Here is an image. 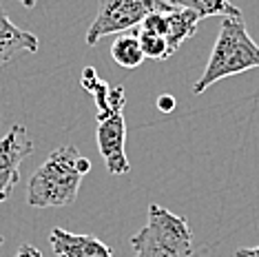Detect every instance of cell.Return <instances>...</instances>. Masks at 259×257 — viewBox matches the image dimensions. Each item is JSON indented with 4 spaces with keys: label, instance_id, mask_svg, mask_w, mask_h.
Masks as SVG:
<instances>
[{
    "label": "cell",
    "instance_id": "8992f818",
    "mask_svg": "<svg viewBox=\"0 0 259 257\" xmlns=\"http://www.w3.org/2000/svg\"><path fill=\"white\" fill-rule=\"evenodd\" d=\"M96 142H98L100 155H102L104 164H107V171L111 175H124L131 171V164H128V157L124 151V144H126L124 115L117 113V115H111V118L98 120Z\"/></svg>",
    "mask_w": 259,
    "mask_h": 257
},
{
    "label": "cell",
    "instance_id": "7c38bea8",
    "mask_svg": "<svg viewBox=\"0 0 259 257\" xmlns=\"http://www.w3.org/2000/svg\"><path fill=\"white\" fill-rule=\"evenodd\" d=\"M164 3L195 11L199 16V20L210 18V16H220V18H235V16H241V11L235 7L231 0H164Z\"/></svg>",
    "mask_w": 259,
    "mask_h": 257
},
{
    "label": "cell",
    "instance_id": "e0dca14e",
    "mask_svg": "<svg viewBox=\"0 0 259 257\" xmlns=\"http://www.w3.org/2000/svg\"><path fill=\"white\" fill-rule=\"evenodd\" d=\"M235 257H259V246H252V248H237V250H235Z\"/></svg>",
    "mask_w": 259,
    "mask_h": 257
},
{
    "label": "cell",
    "instance_id": "5bb4252c",
    "mask_svg": "<svg viewBox=\"0 0 259 257\" xmlns=\"http://www.w3.org/2000/svg\"><path fill=\"white\" fill-rule=\"evenodd\" d=\"M98 80H100V75L96 73V69L93 67H87L84 69V73H82V78H80V84H82V89H87V91H93V87L98 84Z\"/></svg>",
    "mask_w": 259,
    "mask_h": 257
},
{
    "label": "cell",
    "instance_id": "d6986e66",
    "mask_svg": "<svg viewBox=\"0 0 259 257\" xmlns=\"http://www.w3.org/2000/svg\"><path fill=\"white\" fill-rule=\"evenodd\" d=\"M3 242H5V239H3V235H0V246H3Z\"/></svg>",
    "mask_w": 259,
    "mask_h": 257
},
{
    "label": "cell",
    "instance_id": "30bf717a",
    "mask_svg": "<svg viewBox=\"0 0 259 257\" xmlns=\"http://www.w3.org/2000/svg\"><path fill=\"white\" fill-rule=\"evenodd\" d=\"M93 100H96V109H98V120L111 118V115L122 113L126 104V96H124V87H111L104 80H98V84L91 91Z\"/></svg>",
    "mask_w": 259,
    "mask_h": 257
},
{
    "label": "cell",
    "instance_id": "3957f363",
    "mask_svg": "<svg viewBox=\"0 0 259 257\" xmlns=\"http://www.w3.org/2000/svg\"><path fill=\"white\" fill-rule=\"evenodd\" d=\"M135 257H193L188 222L160 204H149V222L131 237Z\"/></svg>",
    "mask_w": 259,
    "mask_h": 257
},
{
    "label": "cell",
    "instance_id": "9c48e42d",
    "mask_svg": "<svg viewBox=\"0 0 259 257\" xmlns=\"http://www.w3.org/2000/svg\"><path fill=\"white\" fill-rule=\"evenodd\" d=\"M164 20H166V40L170 49L178 51L184 40L193 38L199 25V16L191 9L175 7V5H164Z\"/></svg>",
    "mask_w": 259,
    "mask_h": 257
},
{
    "label": "cell",
    "instance_id": "277c9868",
    "mask_svg": "<svg viewBox=\"0 0 259 257\" xmlns=\"http://www.w3.org/2000/svg\"><path fill=\"white\" fill-rule=\"evenodd\" d=\"M98 14L87 31V45H98L104 36L124 33L138 27L151 11L160 9L162 0H98Z\"/></svg>",
    "mask_w": 259,
    "mask_h": 257
},
{
    "label": "cell",
    "instance_id": "2e32d148",
    "mask_svg": "<svg viewBox=\"0 0 259 257\" xmlns=\"http://www.w3.org/2000/svg\"><path fill=\"white\" fill-rule=\"evenodd\" d=\"M157 109H160L162 113L173 111L175 109V98L173 96H160V98H157Z\"/></svg>",
    "mask_w": 259,
    "mask_h": 257
},
{
    "label": "cell",
    "instance_id": "6da1fadb",
    "mask_svg": "<svg viewBox=\"0 0 259 257\" xmlns=\"http://www.w3.org/2000/svg\"><path fill=\"white\" fill-rule=\"evenodd\" d=\"M91 171V162L75 147H60L36 168L27 184V202L33 208L69 206L78 200L82 178Z\"/></svg>",
    "mask_w": 259,
    "mask_h": 257
},
{
    "label": "cell",
    "instance_id": "8fae6325",
    "mask_svg": "<svg viewBox=\"0 0 259 257\" xmlns=\"http://www.w3.org/2000/svg\"><path fill=\"white\" fill-rule=\"evenodd\" d=\"M131 31V29H128ZM111 58H113L115 64L124 69H135L140 67L146 58L142 54V47H140V40L135 38V33H117L113 45H111Z\"/></svg>",
    "mask_w": 259,
    "mask_h": 257
},
{
    "label": "cell",
    "instance_id": "ac0fdd59",
    "mask_svg": "<svg viewBox=\"0 0 259 257\" xmlns=\"http://www.w3.org/2000/svg\"><path fill=\"white\" fill-rule=\"evenodd\" d=\"M18 3H20L25 9H33V7L38 5V0H18Z\"/></svg>",
    "mask_w": 259,
    "mask_h": 257
},
{
    "label": "cell",
    "instance_id": "52a82bcc",
    "mask_svg": "<svg viewBox=\"0 0 259 257\" xmlns=\"http://www.w3.org/2000/svg\"><path fill=\"white\" fill-rule=\"evenodd\" d=\"M49 242L56 257H113V250L96 235H78L58 226L51 229Z\"/></svg>",
    "mask_w": 259,
    "mask_h": 257
},
{
    "label": "cell",
    "instance_id": "ba28073f",
    "mask_svg": "<svg viewBox=\"0 0 259 257\" xmlns=\"http://www.w3.org/2000/svg\"><path fill=\"white\" fill-rule=\"evenodd\" d=\"M38 38L25 29L16 27L9 16L0 9V67L14 62L20 54H36Z\"/></svg>",
    "mask_w": 259,
    "mask_h": 257
},
{
    "label": "cell",
    "instance_id": "4fadbf2b",
    "mask_svg": "<svg viewBox=\"0 0 259 257\" xmlns=\"http://www.w3.org/2000/svg\"><path fill=\"white\" fill-rule=\"evenodd\" d=\"M131 31L135 33V38L140 40V47H142V54L144 58H151V60H168L170 56L175 54L173 49H170L168 40L160 36V33H153V31H146L142 27H133Z\"/></svg>",
    "mask_w": 259,
    "mask_h": 257
},
{
    "label": "cell",
    "instance_id": "5b68a950",
    "mask_svg": "<svg viewBox=\"0 0 259 257\" xmlns=\"http://www.w3.org/2000/svg\"><path fill=\"white\" fill-rule=\"evenodd\" d=\"M33 153V140L22 124H14L0 140V204L11 197V191L20 182V164Z\"/></svg>",
    "mask_w": 259,
    "mask_h": 257
},
{
    "label": "cell",
    "instance_id": "9a60e30c",
    "mask_svg": "<svg viewBox=\"0 0 259 257\" xmlns=\"http://www.w3.org/2000/svg\"><path fill=\"white\" fill-rule=\"evenodd\" d=\"M16 257H42V253L33 244H20L18 250H16Z\"/></svg>",
    "mask_w": 259,
    "mask_h": 257
},
{
    "label": "cell",
    "instance_id": "7a4b0ae2",
    "mask_svg": "<svg viewBox=\"0 0 259 257\" xmlns=\"http://www.w3.org/2000/svg\"><path fill=\"white\" fill-rule=\"evenodd\" d=\"M259 67V45L250 38L244 25V16L222 18V27L217 33L215 47L210 51V60L206 64L202 78L193 84V93L199 96L208 87L224 78L250 71Z\"/></svg>",
    "mask_w": 259,
    "mask_h": 257
}]
</instances>
